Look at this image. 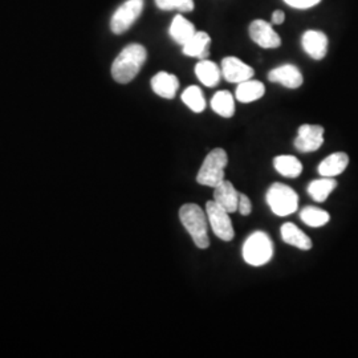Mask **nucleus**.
I'll use <instances>...</instances> for the list:
<instances>
[{"mask_svg":"<svg viewBox=\"0 0 358 358\" xmlns=\"http://www.w3.org/2000/svg\"><path fill=\"white\" fill-rule=\"evenodd\" d=\"M324 143V128L320 125H301L297 129L294 148L299 152L310 153L319 150Z\"/></svg>","mask_w":358,"mask_h":358,"instance_id":"nucleus-9","label":"nucleus"},{"mask_svg":"<svg viewBox=\"0 0 358 358\" xmlns=\"http://www.w3.org/2000/svg\"><path fill=\"white\" fill-rule=\"evenodd\" d=\"M195 75L203 85L213 88L217 85L220 80L222 69L215 63L205 59V60H199V63L195 65Z\"/></svg>","mask_w":358,"mask_h":358,"instance_id":"nucleus-20","label":"nucleus"},{"mask_svg":"<svg viewBox=\"0 0 358 358\" xmlns=\"http://www.w3.org/2000/svg\"><path fill=\"white\" fill-rule=\"evenodd\" d=\"M273 167L285 178H297L303 173V165L294 155H279L273 159Z\"/></svg>","mask_w":358,"mask_h":358,"instance_id":"nucleus-21","label":"nucleus"},{"mask_svg":"<svg viewBox=\"0 0 358 358\" xmlns=\"http://www.w3.org/2000/svg\"><path fill=\"white\" fill-rule=\"evenodd\" d=\"M227 164H229V157L226 150L223 149L211 150L207 154L202 166L196 174V182L202 186H207L211 189L217 187L219 183L224 180V174H226L224 171H226Z\"/></svg>","mask_w":358,"mask_h":358,"instance_id":"nucleus-3","label":"nucleus"},{"mask_svg":"<svg viewBox=\"0 0 358 358\" xmlns=\"http://www.w3.org/2000/svg\"><path fill=\"white\" fill-rule=\"evenodd\" d=\"M155 6L164 11L178 10L180 13H190L195 8L194 0H155Z\"/></svg>","mask_w":358,"mask_h":358,"instance_id":"nucleus-26","label":"nucleus"},{"mask_svg":"<svg viewBox=\"0 0 358 358\" xmlns=\"http://www.w3.org/2000/svg\"><path fill=\"white\" fill-rule=\"evenodd\" d=\"M273 256V244L263 231L251 234L243 244L244 262L252 267H262L271 262Z\"/></svg>","mask_w":358,"mask_h":358,"instance_id":"nucleus-4","label":"nucleus"},{"mask_svg":"<svg viewBox=\"0 0 358 358\" xmlns=\"http://www.w3.org/2000/svg\"><path fill=\"white\" fill-rule=\"evenodd\" d=\"M266 93L264 84L256 80H247L241 84H238V88L235 92V97L238 101L243 103H254L256 100H260Z\"/></svg>","mask_w":358,"mask_h":358,"instance_id":"nucleus-18","label":"nucleus"},{"mask_svg":"<svg viewBox=\"0 0 358 358\" xmlns=\"http://www.w3.org/2000/svg\"><path fill=\"white\" fill-rule=\"evenodd\" d=\"M222 75L224 77L226 81L232 83V84H241L243 81H247L254 77V68L248 64L243 63L241 59L235 56H229L222 60Z\"/></svg>","mask_w":358,"mask_h":358,"instance_id":"nucleus-10","label":"nucleus"},{"mask_svg":"<svg viewBox=\"0 0 358 358\" xmlns=\"http://www.w3.org/2000/svg\"><path fill=\"white\" fill-rule=\"evenodd\" d=\"M214 201L226 211L232 214L238 211L239 192L234 187L230 180L224 179L217 187H214Z\"/></svg>","mask_w":358,"mask_h":358,"instance_id":"nucleus-13","label":"nucleus"},{"mask_svg":"<svg viewBox=\"0 0 358 358\" xmlns=\"http://www.w3.org/2000/svg\"><path fill=\"white\" fill-rule=\"evenodd\" d=\"M211 44V38L205 31H196L185 45H182V51L189 57H196L199 60H205L208 57V48Z\"/></svg>","mask_w":358,"mask_h":358,"instance_id":"nucleus-15","label":"nucleus"},{"mask_svg":"<svg viewBox=\"0 0 358 358\" xmlns=\"http://www.w3.org/2000/svg\"><path fill=\"white\" fill-rule=\"evenodd\" d=\"M238 211H239L242 215H244V217L250 215V214H251V211H252V203H251L250 198H248L245 194H241V192H239Z\"/></svg>","mask_w":358,"mask_h":358,"instance_id":"nucleus-28","label":"nucleus"},{"mask_svg":"<svg viewBox=\"0 0 358 358\" xmlns=\"http://www.w3.org/2000/svg\"><path fill=\"white\" fill-rule=\"evenodd\" d=\"M213 110L224 118H231L235 115V100L229 90H219L211 99Z\"/></svg>","mask_w":358,"mask_h":358,"instance_id":"nucleus-23","label":"nucleus"},{"mask_svg":"<svg viewBox=\"0 0 358 358\" xmlns=\"http://www.w3.org/2000/svg\"><path fill=\"white\" fill-rule=\"evenodd\" d=\"M321 0H284L285 4H288L292 8L297 10H308L315 6H317Z\"/></svg>","mask_w":358,"mask_h":358,"instance_id":"nucleus-27","label":"nucleus"},{"mask_svg":"<svg viewBox=\"0 0 358 358\" xmlns=\"http://www.w3.org/2000/svg\"><path fill=\"white\" fill-rule=\"evenodd\" d=\"M195 32H196L195 26L182 15H177L169 28L170 38L179 45H185L195 35Z\"/></svg>","mask_w":358,"mask_h":358,"instance_id":"nucleus-17","label":"nucleus"},{"mask_svg":"<svg viewBox=\"0 0 358 358\" xmlns=\"http://www.w3.org/2000/svg\"><path fill=\"white\" fill-rule=\"evenodd\" d=\"M282 239L284 243L291 244L299 250L309 251L312 248V241L294 223H284L282 226Z\"/></svg>","mask_w":358,"mask_h":358,"instance_id":"nucleus-19","label":"nucleus"},{"mask_svg":"<svg viewBox=\"0 0 358 358\" xmlns=\"http://www.w3.org/2000/svg\"><path fill=\"white\" fill-rule=\"evenodd\" d=\"M148 59L146 48L133 43L127 45L115 57L112 64V77L118 84H128L134 80Z\"/></svg>","mask_w":358,"mask_h":358,"instance_id":"nucleus-1","label":"nucleus"},{"mask_svg":"<svg viewBox=\"0 0 358 358\" xmlns=\"http://www.w3.org/2000/svg\"><path fill=\"white\" fill-rule=\"evenodd\" d=\"M285 20V13L282 10H276L272 13V17H271V24L272 26H280L284 23Z\"/></svg>","mask_w":358,"mask_h":358,"instance_id":"nucleus-29","label":"nucleus"},{"mask_svg":"<svg viewBox=\"0 0 358 358\" xmlns=\"http://www.w3.org/2000/svg\"><path fill=\"white\" fill-rule=\"evenodd\" d=\"M179 220L198 248L206 250L210 245L208 239V219L203 210L195 203L183 205L179 210Z\"/></svg>","mask_w":358,"mask_h":358,"instance_id":"nucleus-2","label":"nucleus"},{"mask_svg":"<svg viewBox=\"0 0 358 358\" xmlns=\"http://www.w3.org/2000/svg\"><path fill=\"white\" fill-rule=\"evenodd\" d=\"M336 187H337L336 179L324 177V178L316 179V180L309 183L308 194L310 195V198L315 202L322 203V202H325L328 199V196L332 194L333 190Z\"/></svg>","mask_w":358,"mask_h":358,"instance_id":"nucleus-22","label":"nucleus"},{"mask_svg":"<svg viewBox=\"0 0 358 358\" xmlns=\"http://www.w3.org/2000/svg\"><path fill=\"white\" fill-rule=\"evenodd\" d=\"M300 219L309 227H322L329 222L331 215L325 210H321L319 207L308 206L301 210Z\"/></svg>","mask_w":358,"mask_h":358,"instance_id":"nucleus-25","label":"nucleus"},{"mask_svg":"<svg viewBox=\"0 0 358 358\" xmlns=\"http://www.w3.org/2000/svg\"><path fill=\"white\" fill-rule=\"evenodd\" d=\"M206 214L208 219V226L220 241L231 242L235 236L232 227L230 213L217 205L215 201H208L206 203Z\"/></svg>","mask_w":358,"mask_h":358,"instance_id":"nucleus-6","label":"nucleus"},{"mask_svg":"<svg viewBox=\"0 0 358 358\" xmlns=\"http://www.w3.org/2000/svg\"><path fill=\"white\" fill-rule=\"evenodd\" d=\"M248 34L251 40L262 48L273 50L282 45L280 35L273 29L272 24L266 20H254L248 27Z\"/></svg>","mask_w":358,"mask_h":358,"instance_id":"nucleus-8","label":"nucleus"},{"mask_svg":"<svg viewBox=\"0 0 358 358\" xmlns=\"http://www.w3.org/2000/svg\"><path fill=\"white\" fill-rule=\"evenodd\" d=\"M348 165H349V155L340 152V153L331 154L329 157H327L319 165L317 170L322 177L334 178L343 174Z\"/></svg>","mask_w":358,"mask_h":358,"instance_id":"nucleus-16","label":"nucleus"},{"mask_svg":"<svg viewBox=\"0 0 358 358\" xmlns=\"http://www.w3.org/2000/svg\"><path fill=\"white\" fill-rule=\"evenodd\" d=\"M301 45L313 60H322L328 52V38L324 32L309 29L301 38Z\"/></svg>","mask_w":358,"mask_h":358,"instance_id":"nucleus-12","label":"nucleus"},{"mask_svg":"<svg viewBox=\"0 0 358 358\" xmlns=\"http://www.w3.org/2000/svg\"><path fill=\"white\" fill-rule=\"evenodd\" d=\"M268 80L271 83L282 84L288 90H297L303 85V75L297 66L292 64H284L269 71Z\"/></svg>","mask_w":358,"mask_h":358,"instance_id":"nucleus-11","label":"nucleus"},{"mask_svg":"<svg viewBox=\"0 0 358 358\" xmlns=\"http://www.w3.org/2000/svg\"><path fill=\"white\" fill-rule=\"evenodd\" d=\"M182 101L186 103L194 113H202L206 109L205 94L196 85L187 87L182 93Z\"/></svg>","mask_w":358,"mask_h":358,"instance_id":"nucleus-24","label":"nucleus"},{"mask_svg":"<svg viewBox=\"0 0 358 358\" xmlns=\"http://www.w3.org/2000/svg\"><path fill=\"white\" fill-rule=\"evenodd\" d=\"M143 0H127L113 13L110 20V29L115 35H121L128 31L134 22L141 16Z\"/></svg>","mask_w":358,"mask_h":358,"instance_id":"nucleus-7","label":"nucleus"},{"mask_svg":"<svg viewBox=\"0 0 358 358\" xmlns=\"http://www.w3.org/2000/svg\"><path fill=\"white\" fill-rule=\"evenodd\" d=\"M152 88L159 97L171 100L176 97L179 88L178 77L167 72H158L152 78Z\"/></svg>","mask_w":358,"mask_h":358,"instance_id":"nucleus-14","label":"nucleus"},{"mask_svg":"<svg viewBox=\"0 0 358 358\" xmlns=\"http://www.w3.org/2000/svg\"><path fill=\"white\" fill-rule=\"evenodd\" d=\"M267 203L278 217H288L297 211L299 195L284 183H273L267 192Z\"/></svg>","mask_w":358,"mask_h":358,"instance_id":"nucleus-5","label":"nucleus"}]
</instances>
